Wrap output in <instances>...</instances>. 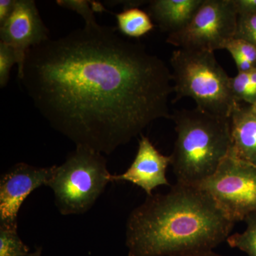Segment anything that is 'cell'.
Masks as SVG:
<instances>
[{
  "label": "cell",
  "instance_id": "obj_1",
  "mask_svg": "<svg viewBox=\"0 0 256 256\" xmlns=\"http://www.w3.org/2000/svg\"><path fill=\"white\" fill-rule=\"evenodd\" d=\"M98 24L33 46L18 78L56 130L111 154L154 121L171 118L172 75L142 45Z\"/></svg>",
  "mask_w": 256,
  "mask_h": 256
},
{
  "label": "cell",
  "instance_id": "obj_2",
  "mask_svg": "<svg viewBox=\"0 0 256 256\" xmlns=\"http://www.w3.org/2000/svg\"><path fill=\"white\" fill-rule=\"evenodd\" d=\"M234 222L198 186L176 182L148 196L131 212L128 256H180L212 250L230 236Z\"/></svg>",
  "mask_w": 256,
  "mask_h": 256
},
{
  "label": "cell",
  "instance_id": "obj_3",
  "mask_svg": "<svg viewBox=\"0 0 256 256\" xmlns=\"http://www.w3.org/2000/svg\"><path fill=\"white\" fill-rule=\"evenodd\" d=\"M171 118L175 124L176 139L170 158L176 182L198 186L214 174L228 156L229 118L196 108L176 111Z\"/></svg>",
  "mask_w": 256,
  "mask_h": 256
},
{
  "label": "cell",
  "instance_id": "obj_4",
  "mask_svg": "<svg viewBox=\"0 0 256 256\" xmlns=\"http://www.w3.org/2000/svg\"><path fill=\"white\" fill-rule=\"evenodd\" d=\"M174 100L191 98L196 108L229 118L238 105L230 88V77L217 62L214 52L178 48L170 60Z\"/></svg>",
  "mask_w": 256,
  "mask_h": 256
},
{
  "label": "cell",
  "instance_id": "obj_5",
  "mask_svg": "<svg viewBox=\"0 0 256 256\" xmlns=\"http://www.w3.org/2000/svg\"><path fill=\"white\" fill-rule=\"evenodd\" d=\"M111 176L101 153L76 146L63 164L56 166L48 186L62 215L82 214L92 208L112 182Z\"/></svg>",
  "mask_w": 256,
  "mask_h": 256
},
{
  "label": "cell",
  "instance_id": "obj_6",
  "mask_svg": "<svg viewBox=\"0 0 256 256\" xmlns=\"http://www.w3.org/2000/svg\"><path fill=\"white\" fill-rule=\"evenodd\" d=\"M238 20L234 0H204L190 22L168 35L166 42L183 50H225L235 38Z\"/></svg>",
  "mask_w": 256,
  "mask_h": 256
},
{
  "label": "cell",
  "instance_id": "obj_7",
  "mask_svg": "<svg viewBox=\"0 0 256 256\" xmlns=\"http://www.w3.org/2000/svg\"><path fill=\"white\" fill-rule=\"evenodd\" d=\"M234 223L256 213V165L228 156L198 186Z\"/></svg>",
  "mask_w": 256,
  "mask_h": 256
},
{
  "label": "cell",
  "instance_id": "obj_8",
  "mask_svg": "<svg viewBox=\"0 0 256 256\" xmlns=\"http://www.w3.org/2000/svg\"><path fill=\"white\" fill-rule=\"evenodd\" d=\"M56 166L36 168L18 163L0 180V224L18 226L20 207L36 188L48 186L54 176Z\"/></svg>",
  "mask_w": 256,
  "mask_h": 256
},
{
  "label": "cell",
  "instance_id": "obj_9",
  "mask_svg": "<svg viewBox=\"0 0 256 256\" xmlns=\"http://www.w3.org/2000/svg\"><path fill=\"white\" fill-rule=\"evenodd\" d=\"M50 32L42 21L33 0H16L14 10L0 26V38L12 47L21 60L18 74L22 70L26 52L50 40Z\"/></svg>",
  "mask_w": 256,
  "mask_h": 256
},
{
  "label": "cell",
  "instance_id": "obj_10",
  "mask_svg": "<svg viewBox=\"0 0 256 256\" xmlns=\"http://www.w3.org/2000/svg\"><path fill=\"white\" fill-rule=\"evenodd\" d=\"M170 164V156L162 154L149 138L142 134L132 164L124 174L112 175L111 180L130 182L142 188L148 196H151L156 188L162 185L170 186L166 178V169Z\"/></svg>",
  "mask_w": 256,
  "mask_h": 256
},
{
  "label": "cell",
  "instance_id": "obj_11",
  "mask_svg": "<svg viewBox=\"0 0 256 256\" xmlns=\"http://www.w3.org/2000/svg\"><path fill=\"white\" fill-rule=\"evenodd\" d=\"M230 146L228 156L256 165V110L238 102L229 117Z\"/></svg>",
  "mask_w": 256,
  "mask_h": 256
},
{
  "label": "cell",
  "instance_id": "obj_12",
  "mask_svg": "<svg viewBox=\"0 0 256 256\" xmlns=\"http://www.w3.org/2000/svg\"><path fill=\"white\" fill-rule=\"evenodd\" d=\"M204 0H154L150 2V16L168 35L184 28Z\"/></svg>",
  "mask_w": 256,
  "mask_h": 256
},
{
  "label": "cell",
  "instance_id": "obj_13",
  "mask_svg": "<svg viewBox=\"0 0 256 256\" xmlns=\"http://www.w3.org/2000/svg\"><path fill=\"white\" fill-rule=\"evenodd\" d=\"M118 28L121 33L132 38H140L154 28L151 16L139 8H130L116 14Z\"/></svg>",
  "mask_w": 256,
  "mask_h": 256
},
{
  "label": "cell",
  "instance_id": "obj_14",
  "mask_svg": "<svg viewBox=\"0 0 256 256\" xmlns=\"http://www.w3.org/2000/svg\"><path fill=\"white\" fill-rule=\"evenodd\" d=\"M225 50L234 58L238 73H246L256 68V46L242 38H234Z\"/></svg>",
  "mask_w": 256,
  "mask_h": 256
},
{
  "label": "cell",
  "instance_id": "obj_15",
  "mask_svg": "<svg viewBox=\"0 0 256 256\" xmlns=\"http://www.w3.org/2000/svg\"><path fill=\"white\" fill-rule=\"evenodd\" d=\"M30 249L18 234V226L0 224V256H28Z\"/></svg>",
  "mask_w": 256,
  "mask_h": 256
},
{
  "label": "cell",
  "instance_id": "obj_16",
  "mask_svg": "<svg viewBox=\"0 0 256 256\" xmlns=\"http://www.w3.org/2000/svg\"><path fill=\"white\" fill-rule=\"evenodd\" d=\"M245 222V232L229 236L226 242L232 248L240 249L249 256H256V213L248 216Z\"/></svg>",
  "mask_w": 256,
  "mask_h": 256
},
{
  "label": "cell",
  "instance_id": "obj_17",
  "mask_svg": "<svg viewBox=\"0 0 256 256\" xmlns=\"http://www.w3.org/2000/svg\"><path fill=\"white\" fill-rule=\"evenodd\" d=\"M57 4L62 8L72 10L77 14L82 15L85 20V24H92L97 23L96 22L95 12L104 11V8L100 3L90 1H70V0H60L56 2Z\"/></svg>",
  "mask_w": 256,
  "mask_h": 256
},
{
  "label": "cell",
  "instance_id": "obj_18",
  "mask_svg": "<svg viewBox=\"0 0 256 256\" xmlns=\"http://www.w3.org/2000/svg\"><path fill=\"white\" fill-rule=\"evenodd\" d=\"M21 66V60L12 47L0 42V86H6L9 82L10 70L14 64Z\"/></svg>",
  "mask_w": 256,
  "mask_h": 256
},
{
  "label": "cell",
  "instance_id": "obj_19",
  "mask_svg": "<svg viewBox=\"0 0 256 256\" xmlns=\"http://www.w3.org/2000/svg\"><path fill=\"white\" fill-rule=\"evenodd\" d=\"M235 38H242L256 46V14L238 16Z\"/></svg>",
  "mask_w": 256,
  "mask_h": 256
},
{
  "label": "cell",
  "instance_id": "obj_20",
  "mask_svg": "<svg viewBox=\"0 0 256 256\" xmlns=\"http://www.w3.org/2000/svg\"><path fill=\"white\" fill-rule=\"evenodd\" d=\"M250 86V72L238 73L236 76L230 77V88L236 100L245 102Z\"/></svg>",
  "mask_w": 256,
  "mask_h": 256
},
{
  "label": "cell",
  "instance_id": "obj_21",
  "mask_svg": "<svg viewBox=\"0 0 256 256\" xmlns=\"http://www.w3.org/2000/svg\"><path fill=\"white\" fill-rule=\"evenodd\" d=\"M238 16L256 14V0H234Z\"/></svg>",
  "mask_w": 256,
  "mask_h": 256
},
{
  "label": "cell",
  "instance_id": "obj_22",
  "mask_svg": "<svg viewBox=\"0 0 256 256\" xmlns=\"http://www.w3.org/2000/svg\"><path fill=\"white\" fill-rule=\"evenodd\" d=\"M16 0H1L0 1V25L9 18L14 10Z\"/></svg>",
  "mask_w": 256,
  "mask_h": 256
},
{
  "label": "cell",
  "instance_id": "obj_23",
  "mask_svg": "<svg viewBox=\"0 0 256 256\" xmlns=\"http://www.w3.org/2000/svg\"><path fill=\"white\" fill-rule=\"evenodd\" d=\"M256 102V68L250 72V86L245 104L254 106Z\"/></svg>",
  "mask_w": 256,
  "mask_h": 256
},
{
  "label": "cell",
  "instance_id": "obj_24",
  "mask_svg": "<svg viewBox=\"0 0 256 256\" xmlns=\"http://www.w3.org/2000/svg\"><path fill=\"white\" fill-rule=\"evenodd\" d=\"M180 256H222L212 250H207V252H194V254H188V255Z\"/></svg>",
  "mask_w": 256,
  "mask_h": 256
},
{
  "label": "cell",
  "instance_id": "obj_25",
  "mask_svg": "<svg viewBox=\"0 0 256 256\" xmlns=\"http://www.w3.org/2000/svg\"><path fill=\"white\" fill-rule=\"evenodd\" d=\"M42 248L41 247L36 248V250L32 254H30L28 256H42Z\"/></svg>",
  "mask_w": 256,
  "mask_h": 256
},
{
  "label": "cell",
  "instance_id": "obj_26",
  "mask_svg": "<svg viewBox=\"0 0 256 256\" xmlns=\"http://www.w3.org/2000/svg\"><path fill=\"white\" fill-rule=\"evenodd\" d=\"M252 106V107H254V108H255V109H256V104H254V106Z\"/></svg>",
  "mask_w": 256,
  "mask_h": 256
}]
</instances>
